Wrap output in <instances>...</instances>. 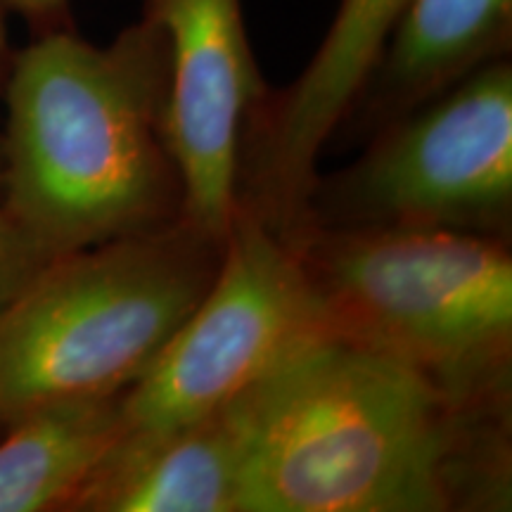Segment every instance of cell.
Returning a JSON list of instances; mask_svg holds the SVG:
<instances>
[{"mask_svg":"<svg viewBox=\"0 0 512 512\" xmlns=\"http://www.w3.org/2000/svg\"><path fill=\"white\" fill-rule=\"evenodd\" d=\"M320 335H328L323 304L292 238L238 207L214 283L121 394L124 430L159 432L207 418Z\"/></svg>","mask_w":512,"mask_h":512,"instance_id":"cell-6","label":"cell"},{"mask_svg":"<svg viewBox=\"0 0 512 512\" xmlns=\"http://www.w3.org/2000/svg\"><path fill=\"white\" fill-rule=\"evenodd\" d=\"M223 242L176 219L55 256L0 313V425L133 387L214 283Z\"/></svg>","mask_w":512,"mask_h":512,"instance_id":"cell-4","label":"cell"},{"mask_svg":"<svg viewBox=\"0 0 512 512\" xmlns=\"http://www.w3.org/2000/svg\"><path fill=\"white\" fill-rule=\"evenodd\" d=\"M0 441V512L69 510L121 434V394L38 406Z\"/></svg>","mask_w":512,"mask_h":512,"instance_id":"cell-11","label":"cell"},{"mask_svg":"<svg viewBox=\"0 0 512 512\" xmlns=\"http://www.w3.org/2000/svg\"><path fill=\"white\" fill-rule=\"evenodd\" d=\"M240 512H444L508 501L503 408L467 406L408 363L320 335L228 403Z\"/></svg>","mask_w":512,"mask_h":512,"instance_id":"cell-1","label":"cell"},{"mask_svg":"<svg viewBox=\"0 0 512 512\" xmlns=\"http://www.w3.org/2000/svg\"><path fill=\"white\" fill-rule=\"evenodd\" d=\"M328 335L408 363L467 406L503 408L512 349V259L491 235L441 228L287 233Z\"/></svg>","mask_w":512,"mask_h":512,"instance_id":"cell-3","label":"cell"},{"mask_svg":"<svg viewBox=\"0 0 512 512\" xmlns=\"http://www.w3.org/2000/svg\"><path fill=\"white\" fill-rule=\"evenodd\" d=\"M406 0H342L306 69L275 105H261L242 140V200L273 228L306 219L320 152L375 72Z\"/></svg>","mask_w":512,"mask_h":512,"instance_id":"cell-8","label":"cell"},{"mask_svg":"<svg viewBox=\"0 0 512 512\" xmlns=\"http://www.w3.org/2000/svg\"><path fill=\"white\" fill-rule=\"evenodd\" d=\"M510 209L512 69L494 60L384 126L349 169L316 181L304 226L494 235Z\"/></svg>","mask_w":512,"mask_h":512,"instance_id":"cell-5","label":"cell"},{"mask_svg":"<svg viewBox=\"0 0 512 512\" xmlns=\"http://www.w3.org/2000/svg\"><path fill=\"white\" fill-rule=\"evenodd\" d=\"M240 491L242 441L223 406L171 430H124L69 510L240 512Z\"/></svg>","mask_w":512,"mask_h":512,"instance_id":"cell-9","label":"cell"},{"mask_svg":"<svg viewBox=\"0 0 512 512\" xmlns=\"http://www.w3.org/2000/svg\"><path fill=\"white\" fill-rule=\"evenodd\" d=\"M510 19L512 0H406L358 102L387 124L406 117L494 62Z\"/></svg>","mask_w":512,"mask_h":512,"instance_id":"cell-10","label":"cell"},{"mask_svg":"<svg viewBox=\"0 0 512 512\" xmlns=\"http://www.w3.org/2000/svg\"><path fill=\"white\" fill-rule=\"evenodd\" d=\"M46 261V256L10 219L8 211H0V313L29 285Z\"/></svg>","mask_w":512,"mask_h":512,"instance_id":"cell-12","label":"cell"},{"mask_svg":"<svg viewBox=\"0 0 512 512\" xmlns=\"http://www.w3.org/2000/svg\"><path fill=\"white\" fill-rule=\"evenodd\" d=\"M164 100V38L147 17L105 48L53 31L17 55L5 211L48 261L181 219Z\"/></svg>","mask_w":512,"mask_h":512,"instance_id":"cell-2","label":"cell"},{"mask_svg":"<svg viewBox=\"0 0 512 512\" xmlns=\"http://www.w3.org/2000/svg\"><path fill=\"white\" fill-rule=\"evenodd\" d=\"M3 3L31 19L60 17L64 8H67V0H3Z\"/></svg>","mask_w":512,"mask_h":512,"instance_id":"cell-13","label":"cell"},{"mask_svg":"<svg viewBox=\"0 0 512 512\" xmlns=\"http://www.w3.org/2000/svg\"><path fill=\"white\" fill-rule=\"evenodd\" d=\"M166 50L164 138L181 181V219L226 242L240 207V157L266 83L242 0H143Z\"/></svg>","mask_w":512,"mask_h":512,"instance_id":"cell-7","label":"cell"}]
</instances>
